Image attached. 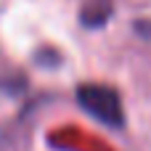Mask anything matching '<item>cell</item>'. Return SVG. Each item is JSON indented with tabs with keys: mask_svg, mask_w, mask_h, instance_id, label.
Masks as SVG:
<instances>
[{
	"mask_svg": "<svg viewBox=\"0 0 151 151\" xmlns=\"http://www.w3.org/2000/svg\"><path fill=\"white\" fill-rule=\"evenodd\" d=\"M77 104L106 127H125V106L114 88L101 82H82L77 88Z\"/></svg>",
	"mask_w": 151,
	"mask_h": 151,
	"instance_id": "6da1fadb",
	"label": "cell"
},
{
	"mask_svg": "<svg viewBox=\"0 0 151 151\" xmlns=\"http://www.w3.org/2000/svg\"><path fill=\"white\" fill-rule=\"evenodd\" d=\"M111 13V0H88L82 8V21L88 27H101Z\"/></svg>",
	"mask_w": 151,
	"mask_h": 151,
	"instance_id": "7a4b0ae2",
	"label": "cell"
}]
</instances>
